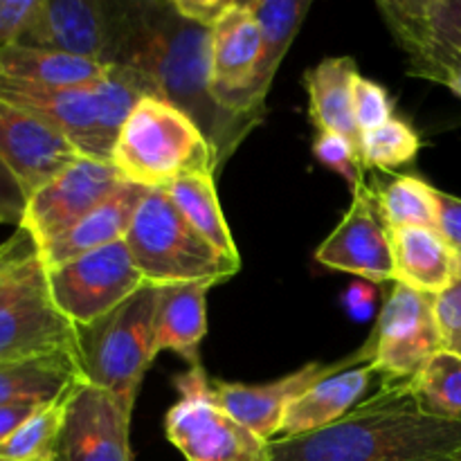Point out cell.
Returning a JSON list of instances; mask_svg holds the SVG:
<instances>
[{
  "mask_svg": "<svg viewBox=\"0 0 461 461\" xmlns=\"http://www.w3.org/2000/svg\"><path fill=\"white\" fill-rule=\"evenodd\" d=\"M408 392L421 412L461 421V358L439 351L408 383Z\"/></svg>",
  "mask_w": 461,
  "mask_h": 461,
  "instance_id": "cell-29",
  "label": "cell"
},
{
  "mask_svg": "<svg viewBox=\"0 0 461 461\" xmlns=\"http://www.w3.org/2000/svg\"><path fill=\"white\" fill-rule=\"evenodd\" d=\"M124 183L113 162L77 158L27 198L21 228L43 250Z\"/></svg>",
  "mask_w": 461,
  "mask_h": 461,
  "instance_id": "cell-11",
  "label": "cell"
},
{
  "mask_svg": "<svg viewBox=\"0 0 461 461\" xmlns=\"http://www.w3.org/2000/svg\"><path fill=\"white\" fill-rule=\"evenodd\" d=\"M27 194L21 183L14 178L12 171L0 162V225H16L21 228L25 214Z\"/></svg>",
  "mask_w": 461,
  "mask_h": 461,
  "instance_id": "cell-37",
  "label": "cell"
},
{
  "mask_svg": "<svg viewBox=\"0 0 461 461\" xmlns=\"http://www.w3.org/2000/svg\"><path fill=\"white\" fill-rule=\"evenodd\" d=\"M68 396L70 390L52 403L43 405L34 417L12 432L0 444V461H54L66 419Z\"/></svg>",
  "mask_w": 461,
  "mask_h": 461,
  "instance_id": "cell-30",
  "label": "cell"
},
{
  "mask_svg": "<svg viewBox=\"0 0 461 461\" xmlns=\"http://www.w3.org/2000/svg\"><path fill=\"white\" fill-rule=\"evenodd\" d=\"M81 381L77 354L0 365V405L52 403Z\"/></svg>",
  "mask_w": 461,
  "mask_h": 461,
  "instance_id": "cell-25",
  "label": "cell"
},
{
  "mask_svg": "<svg viewBox=\"0 0 461 461\" xmlns=\"http://www.w3.org/2000/svg\"><path fill=\"white\" fill-rule=\"evenodd\" d=\"M142 279L153 286L234 277L241 264L225 259L180 214L167 189H149L124 237Z\"/></svg>",
  "mask_w": 461,
  "mask_h": 461,
  "instance_id": "cell-6",
  "label": "cell"
},
{
  "mask_svg": "<svg viewBox=\"0 0 461 461\" xmlns=\"http://www.w3.org/2000/svg\"><path fill=\"white\" fill-rule=\"evenodd\" d=\"M79 151L32 113L0 99V162L27 198L77 160Z\"/></svg>",
  "mask_w": 461,
  "mask_h": 461,
  "instance_id": "cell-16",
  "label": "cell"
},
{
  "mask_svg": "<svg viewBox=\"0 0 461 461\" xmlns=\"http://www.w3.org/2000/svg\"><path fill=\"white\" fill-rule=\"evenodd\" d=\"M129 430L131 414L115 396L77 383L68 396L54 461H133Z\"/></svg>",
  "mask_w": 461,
  "mask_h": 461,
  "instance_id": "cell-15",
  "label": "cell"
},
{
  "mask_svg": "<svg viewBox=\"0 0 461 461\" xmlns=\"http://www.w3.org/2000/svg\"><path fill=\"white\" fill-rule=\"evenodd\" d=\"M147 95H156L153 86L129 66H113L104 79L72 88H48L0 77V99L59 131L79 156L104 162H111L120 129Z\"/></svg>",
  "mask_w": 461,
  "mask_h": 461,
  "instance_id": "cell-3",
  "label": "cell"
},
{
  "mask_svg": "<svg viewBox=\"0 0 461 461\" xmlns=\"http://www.w3.org/2000/svg\"><path fill=\"white\" fill-rule=\"evenodd\" d=\"M210 54V84L216 104L243 115V95L261 57V27L246 0H234L223 18L212 27Z\"/></svg>",
  "mask_w": 461,
  "mask_h": 461,
  "instance_id": "cell-17",
  "label": "cell"
},
{
  "mask_svg": "<svg viewBox=\"0 0 461 461\" xmlns=\"http://www.w3.org/2000/svg\"><path fill=\"white\" fill-rule=\"evenodd\" d=\"M54 306L77 327H88L144 286L124 241L45 268Z\"/></svg>",
  "mask_w": 461,
  "mask_h": 461,
  "instance_id": "cell-10",
  "label": "cell"
},
{
  "mask_svg": "<svg viewBox=\"0 0 461 461\" xmlns=\"http://www.w3.org/2000/svg\"><path fill=\"white\" fill-rule=\"evenodd\" d=\"M392 39L408 59V75L446 86L461 99V50L441 39L419 0H381L376 5Z\"/></svg>",
  "mask_w": 461,
  "mask_h": 461,
  "instance_id": "cell-18",
  "label": "cell"
},
{
  "mask_svg": "<svg viewBox=\"0 0 461 461\" xmlns=\"http://www.w3.org/2000/svg\"><path fill=\"white\" fill-rule=\"evenodd\" d=\"M129 3L39 0L18 45L117 66L126 39Z\"/></svg>",
  "mask_w": 461,
  "mask_h": 461,
  "instance_id": "cell-8",
  "label": "cell"
},
{
  "mask_svg": "<svg viewBox=\"0 0 461 461\" xmlns=\"http://www.w3.org/2000/svg\"><path fill=\"white\" fill-rule=\"evenodd\" d=\"M315 261L329 270L356 275L369 284L394 282L390 232L378 212L376 194L367 180L354 187L349 210L315 250Z\"/></svg>",
  "mask_w": 461,
  "mask_h": 461,
  "instance_id": "cell-13",
  "label": "cell"
},
{
  "mask_svg": "<svg viewBox=\"0 0 461 461\" xmlns=\"http://www.w3.org/2000/svg\"><path fill=\"white\" fill-rule=\"evenodd\" d=\"M437 297L392 282L369 342L372 365L383 383H410L444 351L437 322Z\"/></svg>",
  "mask_w": 461,
  "mask_h": 461,
  "instance_id": "cell-9",
  "label": "cell"
},
{
  "mask_svg": "<svg viewBox=\"0 0 461 461\" xmlns=\"http://www.w3.org/2000/svg\"><path fill=\"white\" fill-rule=\"evenodd\" d=\"M36 252H39V248L32 241L30 234L23 228H16V232H14L7 241L0 243V286H3L7 275L12 273L18 264L30 259Z\"/></svg>",
  "mask_w": 461,
  "mask_h": 461,
  "instance_id": "cell-39",
  "label": "cell"
},
{
  "mask_svg": "<svg viewBox=\"0 0 461 461\" xmlns=\"http://www.w3.org/2000/svg\"><path fill=\"white\" fill-rule=\"evenodd\" d=\"M212 30L187 21L171 0L129 3L126 39L117 66L138 70L158 97L187 113L210 140L216 169L259 126V117L237 115L219 106L210 84Z\"/></svg>",
  "mask_w": 461,
  "mask_h": 461,
  "instance_id": "cell-1",
  "label": "cell"
},
{
  "mask_svg": "<svg viewBox=\"0 0 461 461\" xmlns=\"http://www.w3.org/2000/svg\"><path fill=\"white\" fill-rule=\"evenodd\" d=\"M216 279L158 286L156 356L174 351L189 367L201 365V342L207 333V293Z\"/></svg>",
  "mask_w": 461,
  "mask_h": 461,
  "instance_id": "cell-22",
  "label": "cell"
},
{
  "mask_svg": "<svg viewBox=\"0 0 461 461\" xmlns=\"http://www.w3.org/2000/svg\"><path fill=\"white\" fill-rule=\"evenodd\" d=\"M165 189L174 205L180 210V214L212 248H216L225 259L241 264L237 243H234L228 221L221 210L214 174L185 176Z\"/></svg>",
  "mask_w": 461,
  "mask_h": 461,
  "instance_id": "cell-27",
  "label": "cell"
},
{
  "mask_svg": "<svg viewBox=\"0 0 461 461\" xmlns=\"http://www.w3.org/2000/svg\"><path fill=\"white\" fill-rule=\"evenodd\" d=\"M313 156L327 169L336 171L338 176L349 183L354 189L360 180H365V167L360 151L345 138V135L320 131L313 140Z\"/></svg>",
  "mask_w": 461,
  "mask_h": 461,
  "instance_id": "cell-32",
  "label": "cell"
},
{
  "mask_svg": "<svg viewBox=\"0 0 461 461\" xmlns=\"http://www.w3.org/2000/svg\"><path fill=\"white\" fill-rule=\"evenodd\" d=\"M428 25L461 50V0H419Z\"/></svg>",
  "mask_w": 461,
  "mask_h": 461,
  "instance_id": "cell-35",
  "label": "cell"
},
{
  "mask_svg": "<svg viewBox=\"0 0 461 461\" xmlns=\"http://www.w3.org/2000/svg\"><path fill=\"white\" fill-rule=\"evenodd\" d=\"M165 435L187 461H268V441L212 403L210 394L180 399L167 412Z\"/></svg>",
  "mask_w": 461,
  "mask_h": 461,
  "instance_id": "cell-14",
  "label": "cell"
},
{
  "mask_svg": "<svg viewBox=\"0 0 461 461\" xmlns=\"http://www.w3.org/2000/svg\"><path fill=\"white\" fill-rule=\"evenodd\" d=\"M365 363H372V342L369 340L354 354L345 356L336 363H309L273 383L248 385V383H228L212 378L210 399L212 403L225 410L230 417L237 419L257 437H261L264 441H273L277 439L284 410L293 399L304 394L315 383Z\"/></svg>",
  "mask_w": 461,
  "mask_h": 461,
  "instance_id": "cell-12",
  "label": "cell"
},
{
  "mask_svg": "<svg viewBox=\"0 0 461 461\" xmlns=\"http://www.w3.org/2000/svg\"><path fill=\"white\" fill-rule=\"evenodd\" d=\"M246 5L261 27V57L243 95L241 111L264 120L270 86L309 14L311 0H246Z\"/></svg>",
  "mask_w": 461,
  "mask_h": 461,
  "instance_id": "cell-21",
  "label": "cell"
},
{
  "mask_svg": "<svg viewBox=\"0 0 461 461\" xmlns=\"http://www.w3.org/2000/svg\"><path fill=\"white\" fill-rule=\"evenodd\" d=\"M461 421L421 412L408 383H383L322 430L268 441V461H459Z\"/></svg>",
  "mask_w": 461,
  "mask_h": 461,
  "instance_id": "cell-2",
  "label": "cell"
},
{
  "mask_svg": "<svg viewBox=\"0 0 461 461\" xmlns=\"http://www.w3.org/2000/svg\"><path fill=\"white\" fill-rule=\"evenodd\" d=\"M342 304L351 318L365 322L376 313V291L369 282H354L342 297Z\"/></svg>",
  "mask_w": 461,
  "mask_h": 461,
  "instance_id": "cell-41",
  "label": "cell"
},
{
  "mask_svg": "<svg viewBox=\"0 0 461 461\" xmlns=\"http://www.w3.org/2000/svg\"><path fill=\"white\" fill-rule=\"evenodd\" d=\"M392 111H394V104H392L385 86L360 75L354 84V117L360 138L367 131H374L385 124V122H390L394 117Z\"/></svg>",
  "mask_w": 461,
  "mask_h": 461,
  "instance_id": "cell-33",
  "label": "cell"
},
{
  "mask_svg": "<svg viewBox=\"0 0 461 461\" xmlns=\"http://www.w3.org/2000/svg\"><path fill=\"white\" fill-rule=\"evenodd\" d=\"M149 189L133 183H122L108 198H104L95 210H90L75 228L39 250L45 268H57L66 261L124 241L138 207L142 205Z\"/></svg>",
  "mask_w": 461,
  "mask_h": 461,
  "instance_id": "cell-20",
  "label": "cell"
},
{
  "mask_svg": "<svg viewBox=\"0 0 461 461\" xmlns=\"http://www.w3.org/2000/svg\"><path fill=\"white\" fill-rule=\"evenodd\" d=\"M459 461H461V459H459Z\"/></svg>",
  "mask_w": 461,
  "mask_h": 461,
  "instance_id": "cell-44",
  "label": "cell"
},
{
  "mask_svg": "<svg viewBox=\"0 0 461 461\" xmlns=\"http://www.w3.org/2000/svg\"><path fill=\"white\" fill-rule=\"evenodd\" d=\"M378 212L387 230L430 228L439 230L437 189L419 176H394L387 183H374Z\"/></svg>",
  "mask_w": 461,
  "mask_h": 461,
  "instance_id": "cell-28",
  "label": "cell"
},
{
  "mask_svg": "<svg viewBox=\"0 0 461 461\" xmlns=\"http://www.w3.org/2000/svg\"><path fill=\"white\" fill-rule=\"evenodd\" d=\"M459 277H461V255H459Z\"/></svg>",
  "mask_w": 461,
  "mask_h": 461,
  "instance_id": "cell-43",
  "label": "cell"
},
{
  "mask_svg": "<svg viewBox=\"0 0 461 461\" xmlns=\"http://www.w3.org/2000/svg\"><path fill=\"white\" fill-rule=\"evenodd\" d=\"M360 77L354 57H329L304 75L309 113L315 129L345 135L360 151V131L354 117V84Z\"/></svg>",
  "mask_w": 461,
  "mask_h": 461,
  "instance_id": "cell-24",
  "label": "cell"
},
{
  "mask_svg": "<svg viewBox=\"0 0 461 461\" xmlns=\"http://www.w3.org/2000/svg\"><path fill=\"white\" fill-rule=\"evenodd\" d=\"M113 66L88 61L50 50L12 45L0 50V77L25 81V84L48 86V88H72V86L95 84L111 72Z\"/></svg>",
  "mask_w": 461,
  "mask_h": 461,
  "instance_id": "cell-26",
  "label": "cell"
},
{
  "mask_svg": "<svg viewBox=\"0 0 461 461\" xmlns=\"http://www.w3.org/2000/svg\"><path fill=\"white\" fill-rule=\"evenodd\" d=\"M79 331L54 306L39 252L18 264L0 286V365L77 354Z\"/></svg>",
  "mask_w": 461,
  "mask_h": 461,
  "instance_id": "cell-7",
  "label": "cell"
},
{
  "mask_svg": "<svg viewBox=\"0 0 461 461\" xmlns=\"http://www.w3.org/2000/svg\"><path fill=\"white\" fill-rule=\"evenodd\" d=\"M437 207H439V232L446 241L461 255V198L437 189Z\"/></svg>",
  "mask_w": 461,
  "mask_h": 461,
  "instance_id": "cell-40",
  "label": "cell"
},
{
  "mask_svg": "<svg viewBox=\"0 0 461 461\" xmlns=\"http://www.w3.org/2000/svg\"><path fill=\"white\" fill-rule=\"evenodd\" d=\"M39 0H0V50L18 45Z\"/></svg>",
  "mask_w": 461,
  "mask_h": 461,
  "instance_id": "cell-36",
  "label": "cell"
},
{
  "mask_svg": "<svg viewBox=\"0 0 461 461\" xmlns=\"http://www.w3.org/2000/svg\"><path fill=\"white\" fill-rule=\"evenodd\" d=\"M394 259V282L426 295H441L459 279V255L439 230H387Z\"/></svg>",
  "mask_w": 461,
  "mask_h": 461,
  "instance_id": "cell-23",
  "label": "cell"
},
{
  "mask_svg": "<svg viewBox=\"0 0 461 461\" xmlns=\"http://www.w3.org/2000/svg\"><path fill=\"white\" fill-rule=\"evenodd\" d=\"M435 309L444 349L461 358V277L448 291L437 295Z\"/></svg>",
  "mask_w": 461,
  "mask_h": 461,
  "instance_id": "cell-34",
  "label": "cell"
},
{
  "mask_svg": "<svg viewBox=\"0 0 461 461\" xmlns=\"http://www.w3.org/2000/svg\"><path fill=\"white\" fill-rule=\"evenodd\" d=\"M124 183L165 189L194 174H219L210 140L185 111L158 95L135 104L113 147Z\"/></svg>",
  "mask_w": 461,
  "mask_h": 461,
  "instance_id": "cell-4",
  "label": "cell"
},
{
  "mask_svg": "<svg viewBox=\"0 0 461 461\" xmlns=\"http://www.w3.org/2000/svg\"><path fill=\"white\" fill-rule=\"evenodd\" d=\"M156 302L158 286L144 284L111 313L77 327L81 378L115 396L129 414L144 374L156 360Z\"/></svg>",
  "mask_w": 461,
  "mask_h": 461,
  "instance_id": "cell-5",
  "label": "cell"
},
{
  "mask_svg": "<svg viewBox=\"0 0 461 461\" xmlns=\"http://www.w3.org/2000/svg\"><path fill=\"white\" fill-rule=\"evenodd\" d=\"M381 385L383 376L372 363L356 365L315 383L284 410L277 439H291L333 426L367 401Z\"/></svg>",
  "mask_w": 461,
  "mask_h": 461,
  "instance_id": "cell-19",
  "label": "cell"
},
{
  "mask_svg": "<svg viewBox=\"0 0 461 461\" xmlns=\"http://www.w3.org/2000/svg\"><path fill=\"white\" fill-rule=\"evenodd\" d=\"M43 405L48 403H9L0 405V444L7 439L12 432H16L30 417H34Z\"/></svg>",
  "mask_w": 461,
  "mask_h": 461,
  "instance_id": "cell-42",
  "label": "cell"
},
{
  "mask_svg": "<svg viewBox=\"0 0 461 461\" xmlns=\"http://www.w3.org/2000/svg\"><path fill=\"white\" fill-rule=\"evenodd\" d=\"M232 3L234 0H171L180 16L196 23V25L207 27V30H212L223 18V14L228 12Z\"/></svg>",
  "mask_w": 461,
  "mask_h": 461,
  "instance_id": "cell-38",
  "label": "cell"
},
{
  "mask_svg": "<svg viewBox=\"0 0 461 461\" xmlns=\"http://www.w3.org/2000/svg\"><path fill=\"white\" fill-rule=\"evenodd\" d=\"M423 142L410 122L392 117L378 129L367 131L360 138V158L365 169L396 171L417 160Z\"/></svg>",
  "mask_w": 461,
  "mask_h": 461,
  "instance_id": "cell-31",
  "label": "cell"
}]
</instances>
